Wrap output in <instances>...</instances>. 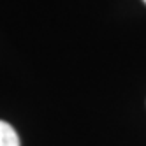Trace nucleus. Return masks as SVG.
Wrapping results in <instances>:
<instances>
[{
  "label": "nucleus",
  "mask_w": 146,
  "mask_h": 146,
  "mask_svg": "<svg viewBox=\"0 0 146 146\" xmlns=\"http://www.w3.org/2000/svg\"><path fill=\"white\" fill-rule=\"evenodd\" d=\"M143 2H144V4H146V0H143Z\"/></svg>",
  "instance_id": "2"
},
{
  "label": "nucleus",
  "mask_w": 146,
  "mask_h": 146,
  "mask_svg": "<svg viewBox=\"0 0 146 146\" xmlns=\"http://www.w3.org/2000/svg\"><path fill=\"white\" fill-rule=\"evenodd\" d=\"M0 146H19V135L11 123L0 120Z\"/></svg>",
  "instance_id": "1"
}]
</instances>
